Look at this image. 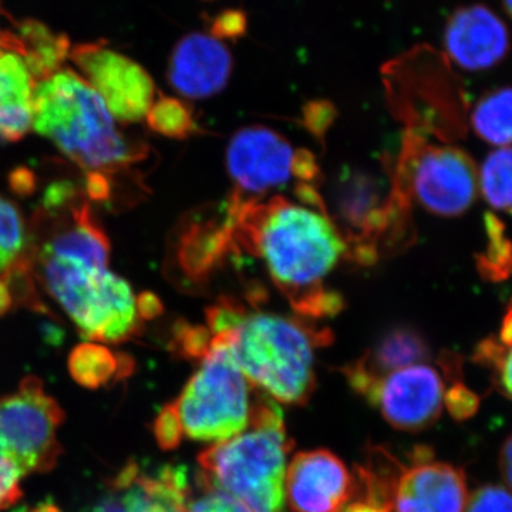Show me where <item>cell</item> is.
I'll list each match as a JSON object with an SVG mask.
<instances>
[{
	"label": "cell",
	"instance_id": "cell-1",
	"mask_svg": "<svg viewBox=\"0 0 512 512\" xmlns=\"http://www.w3.org/2000/svg\"><path fill=\"white\" fill-rule=\"evenodd\" d=\"M229 222L299 308L309 313L338 309L322 284L348 245L325 212L278 197L268 204H232Z\"/></svg>",
	"mask_w": 512,
	"mask_h": 512
},
{
	"label": "cell",
	"instance_id": "cell-2",
	"mask_svg": "<svg viewBox=\"0 0 512 512\" xmlns=\"http://www.w3.org/2000/svg\"><path fill=\"white\" fill-rule=\"evenodd\" d=\"M29 256L46 291L84 338L120 343L137 335V298L109 271V238L79 229L57 232L30 242Z\"/></svg>",
	"mask_w": 512,
	"mask_h": 512
},
{
	"label": "cell",
	"instance_id": "cell-3",
	"mask_svg": "<svg viewBox=\"0 0 512 512\" xmlns=\"http://www.w3.org/2000/svg\"><path fill=\"white\" fill-rule=\"evenodd\" d=\"M212 335L225 336L249 383L275 402L308 403L315 390L318 336L298 320L278 313H247L220 306L208 313Z\"/></svg>",
	"mask_w": 512,
	"mask_h": 512
},
{
	"label": "cell",
	"instance_id": "cell-4",
	"mask_svg": "<svg viewBox=\"0 0 512 512\" xmlns=\"http://www.w3.org/2000/svg\"><path fill=\"white\" fill-rule=\"evenodd\" d=\"M33 127L87 174L109 177L143 157V148L123 137L96 90L70 69L36 83Z\"/></svg>",
	"mask_w": 512,
	"mask_h": 512
},
{
	"label": "cell",
	"instance_id": "cell-5",
	"mask_svg": "<svg viewBox=\"0 0 512 512\" xmlns=\"http://www.w3.org/2000/svg\"><path fill=\"white\" fill-rule=\"evenodd\" d=\"M292 447L282 410L258 393L248 429L202 451L198 480L237 498L251 512H284Z\"/></svg>",
	"mask_w": 512,
	"mask_h": 512
},
{
	"label": "cell",
	"instance_id": "cell-6",
	"mask_svg": "<svg viewBox=\"0 0 512 512\" xmlns=\"http://www.w3.org/2000/svg\"><path fill=\"white\" fill-rule=\"evenodd\" d=\"M200 366L170 403L183 436L201 443H221L251 423L258 393L241 372L224 335H212Z\"/></svg>",
	"mask_w": 512,
	"mask_h": 512
},
{
	"label": "cell",
	"instance_id": "cell-7",
	"mask_svg": "<svg viewBox=\"0 0 512 512\" xmlns=\"http://www.w3.org/2000/svg\"><path fill=\"white\" fill-rule=\"evenodd\" d=\"M63 412L37 377H26L16 392L0 397V457L23 474L45 473L60 454L57 431Z\"/></svg>",
	"mask_w": 512,
	"mask_h": 512
},
{
	"label": "cell",
	"instance_id": "cell-8",
	"mask_svg": "<svg viewBox=\"0 0 512 512\" xmlns=\"http://www.w3.org/2000/svg\"><path fill=\"white\" fill-rule=\"evenodd\" d=\"M227 168L239 204H255L292 178L309 180L316 173L311 154L293 150L284 136L264 126L239 128L231 137Z\"/></svg>",
	"mask_w": 512,
	"mask_h": 512
},
{
	"label": "cell",
	"instance_id": "cell-9",
	"mask_svg": "<svg viewBox=\"0 0 512 512\" xmlns=\"http://www.w3.org/2000/svg\"><path fill=\"white\" fill-rule=\"evenodd\" d=\"M406 173L410 194L431 214L460 217L477 200V167L460 148L414 147Z\"/></svg>",
	"mask_w": 512,
	"mask_h": 512
},
{
	"label": "cell",
	"instance_id": "cell-10",
	"mask_svg": "<svg viewBox=\"0 0 512 512\" xmlns=\"http://www.w3.org/2000/svg\"><path fill=\"white\" fill-rule=\"evenodd\" d=\"M70 56L114 119L136 123L146 117L156 96V87L140 64L103 43L76 46L70 50Z\"/></svg>",
	"mask_w": 512,
	"mask_h": 512
},
{
	"label": "cell",
	"instance_id": "cell-11",
	"mask_svg": "<svg viewBox=\"0 0 512 512\" xmlns=\"http://www.w3.org/2000/svg\"><path fill=\"white\" fill-rule=\"evenodd\" d=\"M394 429L417 433L439 420L446 384L427 363L403 367L370 383L362 393Z\"/></svg>",
	"mask_w": 512,
	"mask_h": 512
},
{
	"label": "cell",
	"instance_id": "cell-12",
	"mask_svg": "<svg viewBox=\"0 0 512 512\" xmlns=\"http://www.w3.org/2000/svg\"><path fill=\"white\" fill-rule=\"evenodd\" d=\"M468 491L461 468L434 460L429 447H416L409 461L397 458L390 484L393 512H464Z\"/></svg>",
	"mask_w": 512,
	"mask_h": 512
},
{
	"label": "cell",
	"instance_id": "cell-13",
	"mask_svg": "<svg viewBox=\"0 0 512 512\" xmlns=\"http://www.w3.org/2000/svg\"><path fill=\"white\" fill-rule=\"evenodd\" d=\"M356 490V477L332 451H301L286 468L285 498L293 512H339Z\"/></svg>",
	"mask_w": 512,
	"mask_h": 512
},
{
	"label": "cell",
	"instance_id": "cell-14",
	"mask_svg": "<svg viewBox=\"0 0 512 512\" xmlns=\"http://www.w3.org/2000/svg\"><path fill=\"white\" fill-rule=\"evenodd\" d=\"M444 49L460 69L483 72L503 62L511 50L510 30L483 3L461 6L444 29Z\"/></svg>",
	"mask_w": 512,
	"mask_h": 512
},
{
	"label": "cell",
	"instance_id": "cell-15",
	"mask_svg": "<svg viewBox=\"0 0 512 512\" xmlns=\"http://www.w3.org/2000/svg\"><path fill=\"white\" fill-rule=\"evenodd\" d=\"M234 59L225 43L207 32L188 33L171 52L168 82L191 100L217 96L231 80Z\"/></svg>",
	"mask_w": 512,
	"mask_h": 512
},
{
	"label": "cell",
	"instance_id": "cell-16",
	"mask_svg": "<svg viewBox=\"0 0 512 512\" xmlns=\"http://www.w3.org/2000/svg\"><path fill=\"white\" fill-rule=\"evenodd\" d=\"M110 493L126 512H187L190 484L183 467L164 466L144 471L128 464L114 477Z\"/></svg>",
	"mask_w": 512,
	"mask_h": 512
},
{
	"label": "cell",
	"instance_id": "cell-17",
	"mask_svg": "<svg viewBox=\"0 0 512 512\" xmlns=\"http://www.w3.org/2000/svg\"><path fill=\"white\" fill-rule=\"evenodd\" d=\"M429 357V346L419 332L410 328H396L387 330L377 340L375 348L346 369L345 373L353 390L362 394L370 383L380 377L403 367L426 363Z\"/></svg>",
	"mask_w": 512,
	"mask_h": 512
},
{
	"label": "cell",
	"instance_id": "cell-18",
	"mask_svg": "<svg viewBox=\"0 0 512 512\" xmlns=\"http://www.w3.org/2000/svg\"><path fill=\"white\" fill-rule=\"evenodd\" d=\"M35 89V79L22 57L0 53V143H15L29 133Z\"/></svg>",
	"mask_w": 512,
	"mask_h": 512
},
{
	"label": "cell",
	"instance_id": "cell-19",
	"mask_svg": "<svg viewBox=\"0 0 512 512\" xmlns=\"http://www.w3.org/2000/svg\"><path fill=\"white\" fill-rule=\"evenodd\" d=\"M16 55L22 57L35 82L63 69L62 63L70 55L69 39L35 22H15Z\"/></svg>",
	"mask_w": 512,
	"mask_h": 512
},
{
	"label": "cell",
	"instance_id": "cell-20",
	"mask_svg": "<svg viewBox=\"0 0 512 512\" xmlns=\"http://www.w3.org/2000/svg\"><path fill=\"white\" fill-rule=\"evenodd\" d=\"M134 362L97 343H82L69 356V372L80 386L99 389L130 375Z\"/></svg>",
	"mask_w": 512,
	"mask_h": 512
},
{
	"label": "cell",
	"instance_id": "cell-21",
	"mask_svg": "<svg viewBox=\"0 0 512 512\" xmlns=\"http://www.w3.org/2000/svg\"><path fill=\"white\" fill-rule=\"evenodd\" d=\"M471 127L490 146H512V87L484 94L471 113Z\"/></svg>",
	"mask_w": 512,
	"mask_h": 512
},
{
	"label": "cell",
	"instance_id": "cell-22",
	"mask_svg": "<svg viewBox=\"0 0 512 512\" xmlns=\"http://www.w3.org/2000/svg\"><path fill=\"white\" fill-rule=\"evenodd\" d=\"M29 264V228L19 208L0 197V278Z\"/></svg>",
	"mask_w": 512,
	"mask_h": 512
},
{
	"label": "cell",
	"instance_id": "cell-23",
	"mask_svg": "<svg viewBox=\"0 0 512 512\" xmlns=\"http://www.w3.org/2000/svg\"><path fill=\"white\" fill-rule=\"evenodd\" d=\"M478 192L494 210L512 212V146L485 157L478 171Z\"/></svg>",
	"mask_w": 512,
	"mask_h": 512
},
{
	"label": "cell",
	"instance_id": "cell-24",
	"mask_svg": "<svg viewBox=\"0 0 512 512\" xmlns=\"http://www.w3.org/2000/svg\"><path fill=\"white\" fill-rule=\"evenodd\" d=\"M146 119L151 130L170 138L188 137L197 127L190 104L164 94L153 101Z\"/></svg>",
	"mask_w": 512,
	"mask_h": 512
},
{
	"label": "cell",
	"instance_id": "cell-25",
	"mask_svg": "<svg viewBox=\"0 0 512 512\" xmlns=\"http://www.w3.org/2000/svg\"><path fill=\"white\" fill-rule=\"evenodd\" d=\"M339 192V207L352 225H376L377 191L375 181L366 175H353Z\"/></svg>",
	"mask_w": 512,
	"mask_h": 512
},
{
	"label": "cell",
	"instance_id": "cell-26",
	"mask_svg": "<svg viewBox=\"0 0 512 512\" xmlns=\"http://www.w3.org/2000/svg\"><path fill=\"white\" fill-rule=\"evenodd\" d=\"M480 357L493 367L495 382L501 392L512 400V313L510 318L505 320L500 343H490L480 353Z\"/></svg>",
	"mask_w": 512,
	"mask_h": 512
},
{
	"label": "cell",
	"instance_id": "cell-27",
	"mask_svg": "<svg viewBox=\"0 0 512 512\" xmlns=\"http://www.w3.org/2000/svg\"><path fill=\"white\" fill-rule=\"evenodd\" d=\"M207 33L220 42H238L248 33V15L238 8L222 9L217 15L205 16Z\"/></svg>",
	"mask_w": 512,
	"mask_h": 512
},
{
	"label": "cell",
	"instance_id": "cell-28",
	"mask_svg": "<svg viewBox=\"0 0 512 512\" xmlns=\"http://www.w3.org/2000/svg\"><path fill=\"white\" fill-rule=\"evenodd\" d=\"M198 485L200 493L190 498L187 512H251L241 501L220 488L212 487L200 480Z\"/></svg>",
	"mask_w": 512,
	"mask_h": 512
},
{
	"label": "cell",
	"instance_id": "cell-29",
	"mask_svg": "<svg viewBox=\"0 0 512 512\" xmlns=\"http://www.w3.org/2000/svg\"><path fill=\"white\" fill-rule=\"evenodd\" d=\"M356 477V476H355ZM339 512H393L389 498L375 485L356 477V490Z\"/></svg>",
	"mask_w": 512,
	"mask_h": 512
},
{
	"label": "cell",
	"instance_id": "cell-30",
	"mask_svg": "<svg viewBox=\"0 0 512 512\" xmlns=\"http://www.w3.org/2000/svg\"><path fill=\"white\" fill-rule=\"evenodd\" d=\"M464 512H512V493L500 485H484L468 498Z\"/></svg>",
	"mask_w": 512,
	"mask_h": 512
},
{
	"label": "cell",
	"instance_id": "cell-31",
	"mask_svg": "<svg viewBox=\"0 0 512 512\" xmlns=\"http://www.w3.org/2000/svg\"><path fill=\"white\" fill-rule=\"evenodd\" d=\"M23 471L8 458L0 457V511L6 510L10 505L22 497Z\"/></svg>",
	"mask_w": 512,
	"mask_h": 512
},
{
	"label": "cell",
	"instance_id": "cell-32",
	"mask_svg": "<svg viewBox=\"0 0 512 512\" xmlns=\"http://www.w3.org/2000/svg\"><path fill=\"white\" fill-rule=\"evenodd\" d=\"M154 434H156L158 444L164 450H173L183 441V431H181L180 423H178L177 416L170 404L158 414L156 423H154Z\"/></svg>",
	"mask_w": 512,
	"mask_h": 512
},
{
	"label": "cell",
	"instance_id": "cell-33",
	"mask_svg": "<svg viewBox=\"0 0 512 512\" xmlns=\"http://www.w3.org/2000/svg\"><path fill=\"white\" fill-rule=\"evenodd\" d=\"M444 406L447 407L448 412L456 420H466L468 417L473 416L478 410V397L467 387L457 384L446 390V397H444Z\"/></svg>",
	"mask_w": 512,
	"mask_h": 512
},
{
	"label": "cell",
	"instance_id": "cell-34",
	"mask_svg": "<svg viewBox=\"0 0 512 512\" xmlns=\"http://www.w3.org/2000/svg\"><path fill=\"white\" fill-rule=\"evenodd\" d=\"M303 113L308 127L316 133H322L332 123L336 110L329 101L316 100L306 104Z\"/></svg>",
	"mask_w": 512,
	"mask_h": 512
},
{
	"label": "cell",
	"instance_id": "cell-35",
	"mask_svg": "<svg viewBox=\"0 0 512 512\" xmlns=\"http://www.w3.org/2000/svg\"><path fill=\"white\" fill-rule=\"evenodd\" d=\"M86 191L94 201L109 200L111 195V184L109 177L99 173L87 174Z\"/></svg>",
	"mask_w": 512,
	"mask_h": 512
},
{
	"label": "cell",
	"instance_id": "cell-36",
	"mask_svg": "<svg viewBox=\"0 0 512 512\" xmlns=\"http://www.w3.org/2000/svg\"><path fill=\"white\" fill-rule=\"evenodd\" d=\"M8 18V13L3 12L2 6H0V53L16 52V37L15 32H13L15 22L12 18L5 22V19Z\"/></svg>",
	"mask_w": 512,
	"mask_h": 512
},
{
	"label": "cell",
	"instance_id": "cell-37",
	"mask_svg": "<svg viewBox=\"0 0 512 512\" xmlns=\"http://www.w3.org/2000/svg\"><path fill=\"white\" fill-rule=\"evenodd\" d=\"M137 312L141 319H153L161 312V303L157 296L143 293L137 298Z\"/></svg>",
	"mask_w": 512,
	"mask_h": 512
},
{
	"label": "cell",
	"instance_id": "cell-38",
	"mask_svg": "<svg viewBox=\"0 0 512 512\" xmlns=\"http://www.w3.org/2000/svg\"><path fill=\"white\" fill-rule=\"evenodd\" d=\"M500 470L505 484L512 493V434L504 441V446L501 448Z\"/></svg>",
	"mask_w": 512,
	"mask_h": 512
},
{
	"label": "cell",
	"instance_id": "cell-39",
	"mask_svg": "<svg viewBox=\"0 0 512 512\" xmlns=\"http://www.w3.org/2000/svg\"><path fill=\"white\" fill-rule=\"evenodd\" d=\"M12 188L19 194H30L35 188V175L28 170H18L12 174Z\"/></svg>",
	"mask_w": 512,
	"mask_h": 512
},
{
	"label": "cell",
	"instance_id": "cell-40",
	"mask_svg": "<svg viewBox=\"0 0 512 512\" xmlns=\"http://www.w3.org/2000/svg\"><path fill=\"white\" fill-rule=\"evenodd\" d=\"M13 305L12 285L6 279L0 278V316L10 311Z\"/></svg>",
	"mask_w": 512,
	"mask_h": 512
},
{
	"label": "cell",
	"instance_id": "cell-41",
	"mask_svg": "<svg viewBox=\"0 0 512 512\" xmlns=\"http://www.w3.org/2000/svg\"><path fill=\"white\" fill-rule=\"evenodd\" d=\"M94 512H126V510L121 505L119 498L109 491V494L100 501Z\"/></svg>",
	"mask_w": 512,
	"mask_h": 512
},
{
	"label": "cell",
	"instance_id": "cell-42",
	"mask_svg": "<svg viewBox=\"0 0 512 512\" xmlns=\"http://www.w3.org/2000/svg\"><path fill=\"white\" fill-rule=\"evenodd\" d=\"M501 2H503L505 12H507L508 16L512 19V0H501Z\"/></svg>",
	"mask_w": 512,
	"mask_h": 512
},
{
	"label": "cell",
	"instance_id": "cell-43",
	"mask_svg": "<svg viewBox=\"0 0 512 512\" xmlns=\"http://www.w3.org/2000/svg\"><path fill=\"white\" fill-rule=\"evenodd\" d=\"M202 2H212V0H202Z\"/></svg>",
	"mask_w": 512,
	"mask_h": 512
}]
</instances>
